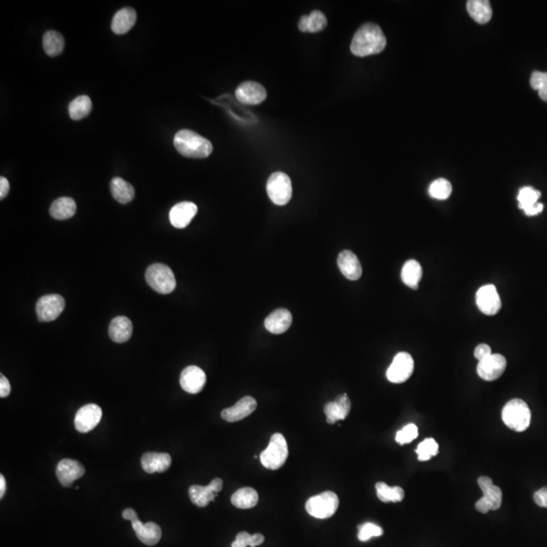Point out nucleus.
<instances>
[{"label":"nucleus","instance_id":"1","mask_svg":"<svg viewBox=\"0 0 547 547\" xmlns=\"http://www.w3.org/2000/svg\"><path fill=\"white\" fill-rule=\"evenodd\" d=\"M387 43V37L381 27L375 23H367L354 35L351 51L355 56L366 57L382 52Z\"/></svg>","mask_w":547,"mask_h":547},{"label":"nucleus","instance_id":"2","mask_svg":"<svg viewBox=\"0 0 547 547\" xmlns=\"http://www.w3.org/2000/svg\"><path fill=\"white\" fill-rule=\"evenodd\" d=\"M175 149L186 158H206L213 151L211 142L194 131L181 130L173 138Z\"/></svg>","mask_w":547,"mask_h":547},{"label":"nucleus","instance_id":"3","mask_svg":"<svg viewBox=\"0 0 547 547\" xmlns=\"http://www.w3.org/2000/svg\"><path fill=\"white\" fill-rule=\"evenodd\" d=\"M502 419L509 429L524 432L531 422V411L524 400L515 398L507 402L502 411Z\"/></svg>","mask_w":547,"mask_h":547},{"label":"nucleus","instance_id":"4","mask_svg":"<svg viewBox=\"0 0 547 547\" xmlns=\"http://www.w3.org/2000/svg\"><path fill=\"white\" fill-rule=\"evenodd\" d=\"M148 285L160 294H169L177 287L175 274L163 264H154L148 267L145 273Z\"/></svg>","mask_w":547,"mask_h":547},{"label":"nucleus","instance_id":"5","mask_svg":"<svg viewBox=\"0 0 547 547\" xmlns=\"http://www.w3.org/2000/svg\"><path fill=\"white\" fill-rule=\"evenodd\" d=\"M288 454L285 437L282 434H274L266 450L260 456V462L268 470H277L285 464Z\"/></svg>","mask_w":547,"mask_h":547},{"label":"nucleus","instance_id":"6","mask_svg":"<svg viewBox=\"0 0 547 547\" xmlns=\"http://www.w3.org/2000/svg\"><path fill=\"white\" fill-rule=\"evenodd\" d=\"M339 497L334 491H324L311 498L305 505L307 513L317 519H328L334 516L338 510Z\"/></svg>","mask_w":547,"mask_h":547},{"label":"nucleus","instance_id":"7","mask_svg":"<svg viewBox=\"0 0 547 547\" xmlns=\"http://www.w3.org/2000/svg\"><path fill=\"white\" fill-rule=\"evenodd\" d=\"M123 518L132 522V528L138 539L148 546H154L160 542L161 538V529L160 526L154 522L142 523L139 520L137 513L133 509H126L123 511Z\"/></svg>","mask_w":547,"mask_h":547},{"label":"nucleus","instance_id":"8","mask_svg":"<svg viewBox=\"0 0 547 547\" xmlns=\"http://www.w3.org/2000/svg\"><path fill=\"white\" fill-rule=\"evenodd\" d=\"M478 483L483 496L476 502V510L483 514H487L491 510H499L502 501V489L494 485L493 481L489 476H481Z\"/></svg>","mask_w":547,"mask_h":547},{"label":"nucleus","instance_id":"9","mask_svg":"<svg viewBox=\"0 0 547 547\" xmlns=\"http://www.w3.org/2000/svg\"><path fill=\"white\" fill-rule=\"evenodd\" d=\"M267 193L274 204H287L292 198L291 180L286 173H274L267 182Z\"/></svg>","mask_w":547,"mask_h":547},{"label":"nucleus","instance_id":"10","mask_svg":"<svg viewBox=\"0 0 547 547\" xmlns=\"http://www.w3.org/2000/svg\"><path fill=\"white\" fill-rule=\"evenodd\" d=\"M415 362L413 357L406 352H400L393 358L388 367L387 377L392 383H404L413 375Z\"/></svg>","mask_w":547,"mask_h":547},{"label":"nucleus","instance_id":"11","mask_svg":"<svg viewBox=\"0 0 547 547\" xmlns=\"http://www.w3.org/2000/svg\"><path fill=\"white\" fill-rule=\"evenodd\" d=\"M65 300L61 295L51 294L41 297L36 304L38 319L42 322L53 321L58 319L64 311Z\"/></svg>","mask_w":547,"mask_h":547},{"label":"nucleus","instance_id":"12","mask_svg":"<svg viewBox=\"0 0 547 547\" xmlns=\"http://www.w3.org/2000/svg\"><path fill=\"white\" fill-rule=\"evenodd\" d=\"M476 304L485 315H495L502 308V301L495 285H485L476 292Z\"/></svg>","mask_w":547,"mask_h":547},{"label":"nucleus","instance_id":"13","mask_svg":"<svg viewBox=\"0 0 547 547\" xmlns=\"http://www.w3.org/2000/svg\"><path fill=\"white\" fill-rule=\"evenodd\" d=\"M507 368V360L501 354H491L485 359L478 362V376L485 381L497 380L504 374Z\"/></svg>","mask_w":547,"mask_h":547},{"label":"nucleus","instance_id":"14","mask_svg":"<svg viewBox=\"0 0 547 547\" xmlns=\"http://www.w3.org/2000/svg\"><path fill=\"white\" fill-rule=\"evenodd\" d=\"M101 417L103 411L97 404H86L76 413L74 425L80 433H88L99 425Z\"/></svg>","mask_w":547,"mask_h":547},{"label":"nucleus","instance_id":"15","mask_svg":"<svg viewBox=\"0 0 547 547\" xmlns=\"http://www.w3.org/2000/svg\"><path fill=\"white\" fill-rule=\"evenodd\" d=\"M207 381L204 371L197 366H188L182 371L180 385L184 391L197 394L202 391Z\"/></svg>","mask_w":547,"mask_h":547},{"label":"nucleus","instance_id":"16","mask_svg":"<svg viewBox=\"0 0 547 547\" xmlns=\"http://www.w3.org/2000/svg\"><path fill=\"white\" fill-rule=\"evenodd\" d=\"M235 97L241 104L258 105L267 99V90L258 82H245L239 84L235 90Z\"/></svg>","mask_w":547,"mask_h":547},{"label":"nucleus","instance_id":"17","mask_svg":"<svg viewBox=\"0 0 547 547\" xmlns=\"http://www.w3.org/2000/svg\"><path fill=\"white\" fill-rule=\"evenodd\" d=\"M84 474H86V470L76 460H61L56 468L57 478H58L59 483L65 487H71L72 483L82 478Z\"/></svg>","mask_w":547,"mask_h":547},{"label":"nucleus","instance_id":"18","mask_svg":"<svg viewBox=\"0 0 547 547\" xmlns=\"http://www.w3.org/2000/svg\"><path fill=\"white\" fill-rule=\"evenodd\" d=\"M256 406L258 404L252 396H245L234 406L222 411L221 417L228 423H235L251 415L256 411Z\"/></svg>","mask_w":547,"mask_h":547},{"label":"nucleus","instance_id":"19","mask_svg":"<svg viewBox=\"0 0 547 547\" xmlns=\"http://www.w3.org/2000/svg\"><path fill=\"white\" fill-rule=\"evenodd\" d=\"M198 207L192 202H182L173 206L169 212L171 226L175 228H184L191 223L196 216Z\"/></svg>","mask_w":547,"mask_h":547},{"label":"nucleus","instance_id":"20","mask_svg":"<svg viewBox=\"0 0 547 547\" xmlns=\"http://www.w3.org/2000/svg\"><path fill=\"white\" fill-rule=\"evenodd\" d=\"M338 266L343 275L351 281H357L363 273L359 258L351 251H343L339 254Z\"/></svg>","mask_w":547,"mask_h":547},{"label":"nucleus","instance_id":"21","mask_svg":"<svg viewBox=\"0 0 547 547\" xmlns=\"http://www.w3.org/2000/svg\"><path fill=\"white\" fill-rule=\"evenodd\" d=\"M350 411H351V400L345 393L339 396L335 402H328L324 406L326 422L330 425L345 420L349 415Z\"/></svg>","mask_w":547,"mask_h":547},{"label":"nucleus","instance_id":"22","mask_svg":"<svg viewBox=\"0 0 547 547\" xmlns=\"http://www.w3.org/2000/svg\"><path fill=\"white\" fill-rule=\"evenodd\" d=\"M141 465L147 474L165 472L171 467V457L167 453L147 452L142 456Z\"/></svg>","mask_w":547,"mask_h":547},{"label":"nucleus","instance_id":"23","mask_svg":"<svg viewBox=\"0 0 547 547\" xmlns=\"http://www.w3.org/2000/svg\"><path fill=\"white\" fill-rule=\"evenodd\" d=\"M292 324V315L285 308H279L273 311L266 319L265 326L272 334L280 335L289 330Z\"/></svg>","mask_w":547,"mask_h":547},{"label":"nucleus","instance_id":"24","mask_svg":"<svg viewBox=\"0 0 547 547\" xmlns=\"http://www.w3.org/2000/svg\"><path fill=\"white\" fill-rule=\"evenodd\" d=\"M133 332V324L126 317H114L109 328L110 338L114 343H122L130 340Z\"/></svg>","mask_w":547,"mask_h":547},{"label":"nucleus","instance_id":"25","mask_svg":"<svg viewBox=\"0 0 547 547\" xmlns=\"http://www.w3.org/2000/svg\"><path fill=\"white\" fill-rule=\"evenodd\" d=\"M136 19V12L132 8H123L114 14L112 29L117 35H124L134 27Z\"/></svg>","mask_w":547,"mask_h":547},{"label":"nucleus","instance_id":"26","mask_svg":"<svg viewBox=\"0 0 547 547\" xmlns=\"http://www.w3.org/2000/svg\"><path fill=\"white\" fill-rule=\"evenodd\" d=\"M328 25L326 16L319 10H313L309 16H302L299 20L298 27L302 33H319Z\"/></svg>","mask_w":547,"mask_h":547},{"label":"nucleus","instance_id":"27","mask_svg":"<svg viewBox=\"0 0 547 547\" xmlns=\"http://www.w3.org/2000/svg\"><path fill=\"white\" fill-rule=\"evenodd\" d=\"M466 8L470 16L481 25L489 23L493 16V10L487 0H470L467 1Z\"/></svg>","mask_w":547,"mask_h":547},{"label":"nucleus","instance_id":"28","mask_svg":"<svg viewBox=\"0 0 547 547\" xmlns=\"http://www.w3.org/2000/svg\"><path fill=\"white\" fill-rule=\"evenodd\" d=\"M76 203L73 199L63 197L57 199L52 203L50 208V215L57 220H66L73 217L76 213Z\"/></svg>","mask_w":547,"mask_h":547},{"label":"nucleus","instance_id":"29","mask_svg":"<svg viewBox=\"0 0 547 547\" xmlns=\"http://www.w3.org/2000/svg\"><path fill=\"white\" fill-rule=\"evenodd\" d=\"M111 192L114 200L121 204H128L135 197V190L132 184L122 178H114L112 180Z\"/></svg>","mask_w":547,"mask_h":547},{"label":"nucleus","instance_id":"30","mask_svg":"<svg viewBox=\"0 0 547 547\" xmlns=\"http://www.w3.org/2000/svg\"><path fill=\"white\" fill-rule=\"evenodd\" d=\"M422 277H423V269L417 260H408L402 267V282L411 289H417Z\"/></svg>","mask_w":547,"mask_h":547},{"label":"nucleus","instance_id":"31","mask_svg":"<svg viewBox=\"0 0 547 547\" xmlns=\"http://www.w3.org/2000/svg\"><path fill=\"white\" fill-rule=\"evenodd\" d=\"M258 494L252 487H243L231 497L233 506L239 509H252L258 505Z\"/></svg>","mask_w":547,"mask_h":547},{"label":"nucleus","instance_id":"32","mask_svg":"<svg viewBox=\"0 0 547 547\" xmlns=\"http://www.w3.org/2000/svg\"><path fill=\"white\" fill-rule=\"evenodd\" d=\"M217 495L218 494L214 493L208 485L203 487V485H194L189 489V497H190L191 502L200 508L208 506L210 502L215 500Z\"/></svg>","mask_w":547,"mask_h":547},{"label":"nucleus","instance_id":"33","mask_svg":"<svg viewBox=\"0 0 547 547\" xmlns=\"http://www.w3.org/2000/svg\"><path fill=\"white\" fill-rule=\"evenodd\" d=\"M64 45V38L58 32L48 31L44 35L43 48L48 56H58L63 52Z\"/></svg>","mask_w":547,"mask_h":547},{"label":"nucleus","instance_id":"34","mask_svg":"<svg viewBox=\"0 0 547 547\" xmlns=\"http://www.w3.org/2000/svg\"><path fill=\"white\" fill-rule=\"evenodd\" d=\"M93 109V103L88 95H80L70 103L69 111L72 120L78 121L86 118Z\"/></svg>","mask_w":547,"mask_h":547},{"label":"nucleus","instance_id":"35","mask_svg":"<svg viewBox=\"0 0 547 547\" xmlns=\"http://www.w3.org/2000/svg\"><path fill=\"white\" fill-rule=\"evenodd\" d=\"M376 494L378 499L383 502H402L404 498V491L400 487H388L385 483H377Z\"/></svg>","mask_w":547,"mask_h":547},{"label":"nucleus","instance_id":"36","mask_svg":"<svg viewBox=\"0 0 547 547\" xmlns=\"http://www.w3.org/2000/svg\"><path fill=\"white\" fill-rule=\"evenodd\" d=\"M452 193L450 182L445 179H438L432 182L429 188V194L437 200H446Z\"/></svg>","mask_w":547,"mask_h":547},{"label":"nucleus","instance_id":"37","mask_svg":"<svg viewBox=\"0 0 547 547\" xmlns=\"http://www.w3.org/2000/svg\"><path fill=\"white\" fill-rule=\"evenodd\" d=\"M438 443L433 438H428L425 439L423 442L420 443L415 452H417V459L420 461H428V460L438 454Z\"/></svg>","mask_w":547,"mask_h":547},{"label":"nucleus","instance_id":"38","mask_svg":"<svg viewBox=\"0 0 547 547\" xmlns=\"http://www.w3.org/2000/svg\"><path fill=\"white\" fill-rule=\"evenodd\" d=\"M264 542L265 537L262 534L251 535L247 532H239L231 547H256L264 544Z\"/></svg>","mask_w":547,"mask_h":547},{"label":"nucleus","instance_id":"39","mask_svg":"<svg viewBox=\"0 0 547 547\" xmlns=\"http://www.w3.org/2000/svg\"><path fill=\"white\" fill-rule=\"evenodd\" d=\"M540 195L539 191L534 190L531 186L521 189L518 194L519 208L524 211L527 208L537 204Z\"/></svg>","mask_w":547,"mask_h":547},{"label":"nucleus","instance_id":"40","mask_svg":"<svg viewBox=\"0 0 547 547\" xmlns=\"http://www.w3.org/2000/svg\"><path fill=\"white\" fill-rule=\"evenodd\" d=\"M530 84L533 90H538L539 97L547 101V72L534 71L530 78Z\"/></svg>","mask_w":547,"mask_h":547},{"label":"nucleus","instance_id":"41","mask_svg":"<svg viewBox=\"0 0 547 547\" xmlns=\"http://www.w3.org/2000/svg\"><path fill=\"white\" fill-rule=\"evenodd\" d=\"M382 534L383 529L380 526L373 524V523H365V524L359 526L358 539L362 542H368L371 538L379 537Z\"/></svg>","mask_w":547,"mask_h":547},{"label":"nucleus","instance_id":"42","mask_svg":"<svg viewBox=\"0 0 547 547\" xmlns=\"http://www.w3.org/2000/svg\"><path fill=\"white\" fill-rule=\"evenodd\" d=\"M417 435H419V430H417V426L415 424H409L396 433V441L400 445L408 444L417 439Z\"/></svg>","mask_w":547,"mask_h":547},{"label":"nucleus","instance_id":"43","mask_svg":"<svg viewBox=\"0 0 547 547\" xmlns=\"http://www.w3.org/2000/svg\"><path fill=\"white\" fill-rule=\"evenodd\" d=\"M491 354L493 353H491V347L487 345V343H481V345H478V347L476 348V350H474V357L478 360V362L489 357Z\"/></svg>","mask_w":547,"mask_h":547},{"label":"nucleus","instance_id":"44","mask_svg":"<svg viewBox=\"0 0 547 547\" xmlns=\"http://www.w3.org/2000/svg\"><path fill=\"white\" fill-rule=\"evenodd\" d=\"M534 502L542 508H547V487H542L535 491L533 496Z\"/></svg>","mask_w":547,"mask_h":547},{"label":"nucleus","instance_id":"45","mask_svg":"<svg viewBox=\"0 0 547 547\" xmlns=\"http://www.w3.org/2000/svg\"><path fill=\"white\" fill-rule=\"evenodd\" d=\"M10 390H12V387H10V381L8 380L5 376L1 375L0 376V398H6L8 396V394L10 393Z\"/></svg>","mask_w":547,"mask_h":547},{"label":"nucleus","instance_id":"46","mask_svg":"<svg viewBox=\"0 0 547 547\" xmlns=\"http://www.w3.org/2000/svg\"><path fill=\"white\" fill-rule=\"evenodd\" d=\"M10 192V182L4 177L0 178V199L3 200Z\"/></svg>","mask_w":547,"mask_h":547},{"label":"nucleus","instance_id":"47","mask_svg":"<svg viewBox=\"0 0 547 547\" xmlns=\"http://www.w3.org/2000/svg\"><path fill=\"white\" fill-rule=\"evenodd\" d=\"M542 211H544V205L540 204V203H537V204L531 206V207L524 210L525 214L527 216H535Z\"/></svg>","mask_w":547,"mask_h":547},{"label":"nucleus","instance_id":"48","mask_svg":"<svg viewBox=\"0 0 547 547\" xmlns=\"http://www.w3.org/2000/svg\"><path fill=\"white\" fill-rule=\"evenodd\" d=\"M208 487L214 491V493L218 494L222 489V487H223V481L221 478H214L211 483L208 485Z\"/></svg>","mask_w":547,"mask_h":547},{"label":"nucleus","instance_id":"49","mask_svg":"<svg viewBox=\"0 0 547 547\" xmlns=\"http://www.w3.org/2000/svg\"><path fill=\"white\" fill-rule=\"evenodd\" d=\"M5 491H6V481L5 478H4V476H2L1 474V476H0V498H1V499L2 498L4 497V494H5Z\"/></svg>","mask_w":547,"mask_h":547}]
</instances>
